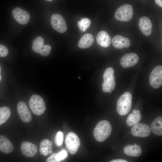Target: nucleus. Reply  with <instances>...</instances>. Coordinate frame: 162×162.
<instances>
[{"label":"nucleus","instance_id":"f257e3e1","mask_svg":"<svg viewBox=\"0 0 162 162\" xmlns=\"http://www.w3.org/2000/svg\"><path fill=\"white\" fill-rule=\"evenodd\" d=\"M112 127L107 121L104 120L97 124L93 131L95 139L99 142L105 141L110 136L112 132Z\"/></svg>","mask_w":162,"mask_h":162},{"label":"nucleus","instance_id":"f03ea898","mask_svg":"<svg viewBox=\"0 0 162 162\" xmlns=\"http://www.w3.org/2000/svg\"><path fill=\"white\" fill-rule=\"evenodd\" d=\"M132 97L128 92L123 94L118 99L116 106L118 113L121 116L127 115L130 111L132 106Z\"/></svg>","mask_w":162,"mask_h":162},{"label":"nucleus","instance_id":"7ed1b4c3","mask_svg":"<svg viewBox=\"0 0 162 162\" xmlns=\"http://www.w3.org/2000/svg\"><path fill=\"white\" fill-rule=\"evenodd\" d=\"M29 104L32 112L36 115H42L46 110L44 101L39 95L34 94L29 99Z\"/></svg>","mask_w":162,"mask_h":162},{"label":"nucleus","instance_id":"20e7f679","mask_svg":"<svg viewBox=\"0 0 162 162\" xmlns=\"http://www.w3.org/2000/svg\"><path fill=\"white\" fill-rule=\"evenodd\" d=\"M114 71L111 67L107 68L103 74L104 82L102 84L103 91L105 92H109L113 90L116 86Z\"/></svg>","mask_w":162,"mask_h":162},{"label":"nucleus","instance_id":"39448f33","mask_svg":"<svg viewBox=\"0 0 162 162\" xmlns=\"http://www.w3.org/2000/svg\"><path fill=\"white\" fill-rule=\"evenodd\" d=\"M133 14L132 6L129 4H125L117 9L115 14V17L119 21L127 22L132 18Z\"/></svg>","mask_w":162,"mask_h":162},{"label":"nucleus","instance_id":"423d86ee","mask_svg":"<svg viewBox=\"0 0 162 162\" xmlns=\"http://www.w3.org/2000/svg\"><path fill=\"white\" fill-rule=\"evenodd\" d=\"M65 143L67 151L72 154L76 153L80 145L78 136L72 132H70L67 134Z\"/></svg>","mask_w":162,"mask_h":162},{"label":"nucleus","instance_id":"0eeeda50","mask_svg":"<svg viewBox=\"0 0 162 162\" xmlns=\"http://www.w3.org/2000/svg\"><path fill=\"white\" fill-rule=\"evenodd\" d=\"M32 48L34 52L45 56L50 54L52 49L50 45L44 44V39L40 36L36 38L33 40Z\"/></svg>","mask_w":162,"mask_h":162},{"label":"nucleus","instance_id":"6e6552de","mask_svg":"<svg viewBox=\"0 0 162 162\" xmlns=\"http://www.w3.org/2000/svg\"><path fill=\"white\" fill-rule=\"evenodd\" d=\"M50 22L52 27L56 31L60 33H63L67 30L66 22L61 15L55 14L51 16Z\"/></svg>","mask_w":162,"mask_h":162},{"label":"nucleus","instance_id":"1a4fd4ad","mask_svg":"<svg viewBox=\"0 0 162 162\" xmlns=\"http://www.w3.org/2000/svg\"><path fill=\"white\" fill-rule=\"evenodd\" d=\"M149 80L151 86L154 88H158L162 86V66H158L153 69L150 75Z\"/></svg>","mask_w":162,"mask_h":162},{"label":"nucleus","instance_id":"9d476101","mask_svg":"<svg viewBox=\"0 0 162 162\" xmlns=\"http://www.w3.org/2000/svg\"><path fill=\"white\" fill-rule=\"evenodd\" d=\"M12 13L15 20L21 24H26L30 20V16L29 14L20 8H14L12 10Z\"/></svg>","mask_w":162,"mask_h":162},{"label":"nucleus","instance_id":"9b49d317","mask_svg":"<svg viewBox=\"0 0 162 162\" xmlns=\"http://www.w3.org/2000/svg\"><path fill=\"white\" fill-rule=\"evenodd\" d=\"M151 132L150 129L148 125L142 123L136 124L131 129V134L134 136L142 137L148 136Z\"/></svg>","mask_w":162,"mask_h":162},{"label":"nucleus","instance_id":"f8f14e48","mask_svg":"<svg viewBox=\"0 0 162 162\" xmlns=\"http://www.w3.org/2000/svg\"><path fill=\"white\" fill-rule=\"evenodd\" d=\"M17 109L20 118L23 122L28 123L31 121L32 114L25 102L22 101L19 102Z\"/></svg>","mask_w":162,"mask_h":162},{"label":"nucleus","instance_id":"ddd939ff","mask_svg":"<svg viewBox=\"0 0 162 162\" xmlns=\"http://www.w3.org/2000/svg\"><path fill=\"white\" fill-rule=\"evenodd\" d=\"M139 61V58L137 54L132 53L124 55L120 60L121 65L126 68L134 66Z\"/></svg>","mask_w":162,"mask_h":162},{"label":"nucleus","instance_id":"4468645a","mask_svg":"<svg viewBox=\"0 0 162 162\" xmlns=\"http://www.w3.org/2000/svg\"><path fill=\"white\" fill-rule=\"evenodd\" d=\"M20 149L22 154L29 158L34 156L38 152L36 146L28 141L22 142L20 146Z\"/></svg>","mask_w":162,"mask_h":162},{"label":"nucleus","instance_id":"2eb2a0df","mask_svg":"<svg viewBox=\"0 0 162 162\" xmlns=\"http://www.w3.org/2000/svg\"><path fill=\"white\" fill-rule=\"evenodd\" d=\"M138 24L140 30L145 35L148 36L151 34L152 26L148 18L145 16L141 17L139 20Z\"/></svg>","mask_w":162,"mask_h":162},{"label":"nucleus","instance_id":"dca6fc26","mask_svg":"<svg viewBox=\"0 0 162 162\" xmlns=\"http://www.w3.org/2000/svg\"><path fill=\"white\" fill-rule=\"evenodd\" d=\"M111 41L113 46L117 49L128 48L130 44V41L128 38L120 35L114 36Z\"/></svg>","mask_w":162,"mask_h":162},{"label":"nucleus","instance_id":"f3484780","mask_svg":"<svg viewBox=\"0 0 162 162\" xmlns=\"http://www.w3.org/2000/svg\"><path fill=\"white\" fill-rule=\"evenodd\" d=\"M96 39L98 44L103 47H108L111 44L110 37L109 35L104 31H101L98 33Z\"/></svg>","mask_w":162,"mask_h":162},{"label":"nucleus","instance_id":"a211bd4d","mask_svg":"<svg viewBox=\"0 0 162 162\" xmlns=\"http://www.w3.org/2000/svg\"><path fill=\"white\" fill-rule=\"evenodd\" d=\"M124 153L126 155L132 157H138L142 153L140 146L136 144L129 145L125 146L123 149Z\"/></svg>","mask_w":162,"mask_h":162},{"label":"nucleus","instance_id":"6ab92c4d","mask_svg":"<svg viewBox=\"0 0 162 162\" xmlns=\"http://www.w3.org/2000/svg\"><path fill=\"white\" fill-rule=\"evenodd\" d=\"M13 149V145L10 140L5 136L0 135V151L4 153L9 154Z\"/></svg>","mask_w":162,"mask_h":162},{"label":"nucleus","instance_id":"aec40b11","mask_svg":"<svg viewBox=\"0 0 162 162\" xmlns=\"http://www.w3.org/2000/svg\"><path fill=\"white\" fill-rule=\"evenodd\" d=\"M94 41L93 36L89 33H87L83 35L80 39L78 46L80 48H87L92 46Z\"/></svg>","mask_w":162,"mask_h":162},{"label":"nucleus","instance_id":"412c9836","mask_svg":"<svg viewBox=\"0 0 162 162\" xmlns=\"http://www.w3.org/2000/svg\"><path fill=\"white\" fill-rule=\"evenodd\" d=\"M52 142L47 139H45L41 141L40 144L39 151L41 154L46 156L49 154H52Z\"/></svg>","mask_w":162,"mask_h":162},{"label":"nucleus","instance_id":"4be33fe9","mask_svg":"<svg viewBox=\"0 0 162 162\" xmlns=\"http://www.w3.org/2000/svg\"><path fill=\"white\" fill-rule=\"evenodd\" d=\"M151 130L152 133L158 136L162 135V117L159 116L156 118L152 122Z\"/></svg>","mask_w":162,"mask_h":162},{"label":"nucleus","instance_id":"5701e85b","mask_svg":"<svg viewBox=\"0 0 162 162\" xmlns=\"http://www.w3.org/2000/svg\"><path fill=\"white\" fill-rule=\"evenodd\" d=\"M141 118L140 111L138 110H134L127 117L126 123L128 126H131L139 122Z\"/></svg>","mask_w":162,"mask_h":162},{"label":"nucleus","instance_id":"b1692460","mask_svg":"<svg viewBox=\"0 0 162 162\" xmlns=\"http://www.w3.org/2000/svg\"><path fill=\"white\" fill-rule=\"evenodd\" d=\"M11 114L10 109L7 106L0 107V126L5 122Z\"/></svg>","mask_w":162,"mask_h":162},{"label":"nucleus","instance_id":"393cba45","mask_svg":"<svg viewBox=\"0 0 162 162\" xmlns=\"http://www.w3.org/2000/svg\"><path fill=\"white\" fill-rule=\"evenodd\" d=\"M91 21L89 19L86 18H83L77 22V26L80 30L85 32L90 26Z\"/></svg>","mask_w":162,"mask_h":162},{"label":"nucleus","instance_id":"a878e982","mask_svg":"<svg viewBox=\"0 0 162 162\" xmlns=\"http://www.w3.org/2000/svg\"><path fill=\"white\" fill-rule=\"evenodd\" d=\"M63 139V134L62 131H59L56 134L55 138V142L58 146L62 145Z\"/></svg>","mask_w":162,"mask_h":162},{"label":"nucleus","instance_id":"bb28decb","mask_svg":"<svg viewBox=\"0 0 162 162\" xmlns=\"http://www.w3.org/2000/svg\"><path fill=\"white\" fill-rule=\"evenodd\" d=\"M67 153L65 150H63L56 154V158L58 162L64 160L67 157Z\"/></svg>","mask_w":162,"mask_h":162},{"label":"nucleus","instance_id":"cd10ccee","mask_svg":"<svg viewBox=\"0 0 162 162\" xmlns=\"http://www.w3.org/2000/svg\"><path fill=\"white\" fill-rule=\"evenodd\" d=\"M8 53V48L4 45L0 44V57H6Z\"/></svg>","mask_w":162,"mask_h":162},{"label":"nucleus","instance_id":"c85d7f7f","mask_svg":"<svg viewBox=\"0 0 162 162\" xmlns=\"http://www.w3.org/2000/svg\"><path fill=\"white\" fill-rule=\"evenodd\" d=\"M57 154L54 153L49 157L46 160L47 162H58L56 158V156Z\"/></svg>","mask_w":162,"mask_h":162},{"label":"nucleus","instance_id":"c756f323","mask_svg":"<svg viewBox=\"0 0 162 162\" xmlns=\"http://www.w3.org/2000/svg\"><path fill=\"white\" fill-rule=\"evenodd\" d=\"M110 162H128V161L124 160L118 159H114L110 161Z\"/></svg>","mask_w":162,"mask_h":162},{"label":"nucleus","instance_id":"7c9ffc66","mask_svg":"<svg viewBox=\"0 0 162 162\" xmlns=\"http://www.w3.org/2000/svg\"><path fill=\"white\" fill-rule=\"evenodd\" d=\"M156 3L161 7H162V0H155Z\"/></svg>","mask_w":162,"mask_h":162},{"label":"nucleus","instance_id":"2f4dec72","mask_svg":"<svg viewBox=\"0 0 162 162\" xmlns=\"http://www.w3.org/2000/svg\"><path fill=\"white\" fill-rule=\"evenodd\" d=\"M1 68L0 67V81H1L2 78V76L1 74Z\"/></svg>","mask_w":162,"mask_h":162},{"label":"nucleus","instance_id":"473e14b6","mask_svg":"<svg viewBox=\"0 0 162 162\" xmlns=\"http://www.w3.org/2000/svg\"><path fill=\"white\" fill-rule=\"evenodd\" d=\"M47 1H48V2H51V1H52V0H45Z\"/></svg>","mask_w":162,"mask_h":162},{"label":"nucleus","instance_id":"72a5a7b5","mask_svg":"<svg viewBox=\"0 0 162 162\" xmlns=\"http://www.w3.org/2000/svg\"><path fill=\"white\" fill-rule=\"evenodd\" d=\"M109 92H110V93H112V91H110Z\"/></svg>","mask_w":162,"mask_h":162},{"label":"nucleus","instance_id":"f704fd0d","mask_svg":"<svg viewBox=\"0 0 162 162\" xmlns=\"http://www.w3.org/2000/svg\"><path fill=\"white\" fill-rule=\"evenodd\" d=\"M78 77L79 78V79H81L80 77V76Z\"/></svg>","mask_w":162,"mask_h":162}]
</instances>
